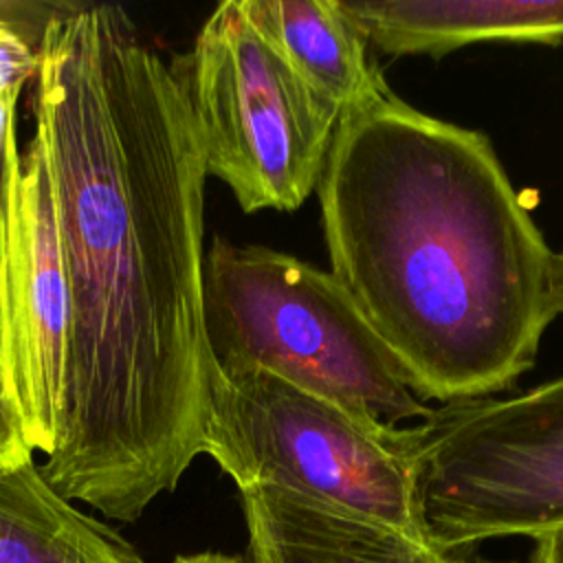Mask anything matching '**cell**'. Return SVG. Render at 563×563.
I'll return each instance as SVG.
<instances>
[{
	"instance_id": "2",
	"label": "cell",
	"mask_w": 563,
	"mask_h": 563,
	"mask_svg": "<svg viewBox=\"0 0 563 563\" xmlns=\"http://www.w3.org/2000/svg\"><path fill=\"white\" fill-rule=\"evenodd\" d=\"M317 196L330 273L420 400L490 398L534 365L554 251L486 134L385 90L339 119Z\"/></svg>"
},
{
	"instance_id": "3",
	"label": "cell",
	"mask_w": 563,
	"mask_h": 563,
	"mask_svg": "<svg viewBox=\"0 0 563 563\" xmlns=\"http://www.w3.org/2000/svg\"><path fill=\"white\" fill-rule=\"evenodd\" d=\"M205 317L224 372H266L389 424L431 413L334 275L295 255L213 238Z\"/></svg>"
},
{
	"instance_id": "12",
	"label": "cell",
	"mask_w": 563,
	"mask_h": 563,
	"mask_svg": "<svg viewBox=\"0 0 563 563\" xmlns=\"http://www.w3.org/2000/svg\"><path fill=\"white\" fill-rule=\"evenodd\" d=\"M22 4H0V92L22 90L37 70V42L24 20L18 15Z\"/></svg>"
},
{
	"instance_id": "14",
	"label": "cell",
	"mask_w": 563,
	"mask_h": 563,
	"mask_svg": "<svg viewBox=\"0 0 563 563\" xmlns=\"http://www.w3.org/2000/svg\"><path fill=\"white\" fill-rule=\"evenodd\" d=\"M33 449L26 442L22 422L11 400L0 389V466L33 460Z\"/></svg>"
},
{
	"instance_id": "19",
	"label": "cell",
	"mask_w": 563,
	"mask_h": 563,
	"mask_svg": "<svg viewBox=\"0 0 563 563\" xmlns=\"http://www.w3.org/2000/svg\"><path fill=\"white\" fill-rule=\"evenodd\" d=\"M0 389H2V385H0Z\"/></svg>"
},
{
	"instance_id": "18",
	"label": "cell",
	"mask_w": 563,
	"mask_h": 563,
	"mask_svg": "<svg viewBox=\"0 0 563 563\" xmlns=\"http://www.w3.org/2000/svg\"><path fill=\"white\" fill-rule=\"evenodd\" d=\"M446 563H517V561H497V559H449Z\"/></svg>"
},
{
	"instance_id": "4",
	"label": "cell",
	"mask_w": 563,
	"mask_h": 563,
	"mask_svg": "<svg viewBox=\"0 0 563 563\" xmlns=\"http://www.w3.org/2000/svg\"><path fill=\"white\" fill-rule=\"evenodd\" d=\"M202 453L240 490L279 488L418 534L413 427L398 429L266 372L216 365Z\"/></svg>"
},
{
	"instance_id": "6",
	"label": "cell",
	"mask_w": 563,
	"mask_h": 563,
	"mask_svg": "<svg viewBox=\"0 0 563 563\" xmlns=\"http://www.w3.org/2000/svg\"><path fill=\"white\" fill-rule=\"evenodd\" d=\"M418 534L440 554L563 528V376L442 405L413 427Z\"/></svg>"
},
{
	"instance_id": "5",
	"label": "cell",
	"mask_w": 563,
	"mask_h": 563,
	"mask_svg": "<svg viewBox=\"0 0 563 563\" xmlns=\"http://www.w3.org/2000/svg\"><path fill=\"white\" fill-rule=\"evenodd\" d=\"M174 73L187 97L207 176L244 213L295 211L317 191L341 112L321 99L224 0Z\"/></svg>"
},
{
	"instance_id": "15",
	"label": "cell",
	"mask_w": 563,
	"mask_h": 563,
	"mask_svg": "<svg viewBox=\"0 0 563 563\" xmlns=\"http://www.w3.org/2000/svg\"><path fill=\"white\" fill-rule=\"evenodd\" d=\"M530 563H563V528L537 539Z\"/></svg>"
},
{
	"instance_id": "7",
	"label": "cell",
	"mask_w": 563,
	"mask_h": 563,
	"mask_svg": "<svg viewBox=\"0 0 563 563\" xmlns=\"http://www.w3.org/2000/svg\"><path fill=\"white\" fill-rule=\"evenodd\" d=\"M68 286L53 185L37 134L20 154L0 229V385L33 451H53L64 413Z\"/></svg>"
},
{
	"instance_id": "17",
	"label": "cell",
	"mask_w": 563,
	"mask_h": 563,
	"mask_svg": "<svg viewBox=\"0 0 563 563\" xmlns=\"http://www.w3.org/2000/svg\"><path fill=\"white\" fill-rule=\"evenodd\" d=\"M174 563H244L242 559L218 554V552H200V554H187L178 556Z\"/></svg>"
},
{
	"instance_id": "10",
	"label": "cell",
	"mask_w": 563,
	"mask_h": 563,
	"mask_svg": "<svg viewBox=\"0 0 563 563\" xmlns=\"http://www.w3.org/2000/svg\"><path fill=\"white\" fill-rule=\"evenodd\" d=\"M277 55L341 117L389 90L339 0H238Z\"/></svg>"
},
{
	"instance_id": "9",
	"label": "cell",
	"mask_w": 563,
	"mask_h": 563,
	"mask_svg": "<svg viewBox=\"0 0 563 563\" xmlns=\"http://www.w3.org/2000/svg\"><path fill=\"white\" fill-rule=\"evenodd\" d=\"M387 55L442 57L477 42H563V0H339Z\"/></svg>"
},
{
	"instance_id": "1",
	"label": "cell",
	"mask_w": 563,
	"mask_h": 563,
	"mask_svg": "<svg viewBox=\"0 0 563 563\" xmlns=\"http://www.w3.org/2000/svg\"><path fill=\"white\" fill-rule=\"evenodd\" d=\"M33 114L68 286L64 413L40 471L134 521L205 446V156L174 68L112 4L48 18Z\"/></svg>"
},
{
	"instance_id": "11",
	"label": "cell",
	"mask_w": 563,
	"mask_h": 563,
	"mask_svg": "<svg viewBox=\"0 0 563 563\" xmlns=\"http://www.w3.org/2000/svg\"><path fill=\"white\" fill-rule=\"evenodd\" d=\"M0 563H145L114 528L62 497L33 460L0 466Z\"/></svg>"
},
{
	"instance_id": "8",
	"label": "cell",
	"mask_w": 563,
	"mask_h": 563,
	"mask_svg": "<svg viewBox=\"0 0 563 563\" xmlns=\"http://www.w3.org/2000/svg\"><path fill=\"white\" fill-rule=\"evenodd\" d=\"M253 563H446L422 537L288 490H240Z\"/></svg>"
},
{
	"instance_id": "16",
	"label": "cell",
	"mask_w": 563,
	"mask_h": 563,
	"mask_svg": "<svg viewBox=\"0 0 563 563\" xmlns=\"http://www.w3.org/2000/svg\"><path fill=\"white\" fill-rule=\"evenodd\" d=\"M550 312L563 314V253H552L550 262Z\"/></svg>"
},
{
	"instance_id": "13",
	"label": "cell",
	"mask_w": 563,
	"mask_h": 563,
	"mask_svg": "<svg viewBox=\"0 0 563 563\" xmlns=\"http://www.w3.org/2000/svg\"><path fill=\"white\" fill-rule=\"evenodd\" d=\"M20 90H4L0 92V229L4 220V207L11 185L13 167L20 158L18 136H15V103Z\"/></svg>"
}]
</instances>
